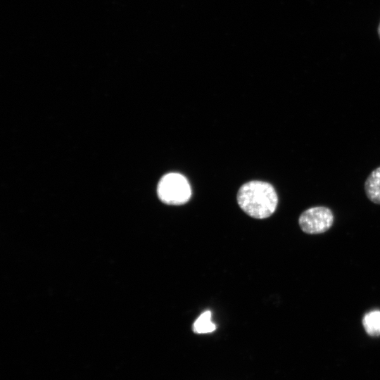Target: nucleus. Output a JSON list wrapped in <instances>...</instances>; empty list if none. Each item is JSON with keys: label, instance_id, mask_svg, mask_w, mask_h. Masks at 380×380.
Returning <instances> with one entry per match:
<instances>
[{"label": "nucleus", "instance_id": "obj_6", "mask_svg": "<svg viewBox=\"0 0 380 380\" xmlns=\"http://www.w3.org/2000/svg\"><path fill=\"white\" fill-rule=\"evenodd\" d=\"M216 325L211 320V312L206 310L194 322L193 331L196 334H208L214 331Z\"/></svg>", "mask_w": 380, "mask_h": 380}, {"label": "nucleus", "instance_id": "obj_2", "mask_svg": "<svg viewBox=\"0 0 380 380\" xmlns=\"http://www.w3.org/2000/svg\"><path fill=\"white\" fill-rule=\"evenodd\" d=\"M157 194L163 203L179 205L189 201L191 196V189L184 176L179 173L170 172L160 179Z\"/></svg>", "mask_w": 380, "mask_h": 380}, {"label": "nucleus", "instance_id": "obj_3", "mask_svg": "<svg viewBox=\"0 0 380 380\" xmlns=\"http://www.w3.org/2000/svg\"><path fill=\"white\" fill-rule=\"evenodd\" d=\"M298 223L301 230L306 234H322L331 227L334 223V214L327 207L309 208L301 213Z\"/></svg>", "mask_w": 380, "mask_h": 380}, {"label": "nucleus", "instance_id": "obj_7", "mask_svg": "<svg viewBox=\"0 0 380 380\" xmlns=\"http://www.w3.org/2000/svg\"><path fill=\"white\" fill-rule=\"evenodd\" d=\"M378 34H379V38H380V23H379V27H378Z\"/></svg>", "mask_w": 380, "mask_h": 380}, {"label": "nucleus", "instance_id": "obj_5", "mask_svg": "<svg viewBox=\"0 0 380 380\" xmlns=\"http://www.w3.org/2000/svg\"><path fill=\"white\" fill-rule=\"evenodd\" d=\"M362 325L371 336H380V311L373 310L365 315L362 318Z\"/></svg>", "mask_w": 380, "mask_h": 380}, {"label": "nucleus", "instance_id": "obj_1", "mask_svg": "<svg viewBox=\"0 0 380 380\" xmlns=\"http://www.w3.org/2000/svg\"><path fill=\"white\" fill-rule=\"evenodd\" d=\"M237 202L249 216L265 219L272 215L277 206L278 196L274 186L262 181H250L238 191Z\"/></svg>", "mask_w": 380, "mask_h": 380}, {"label": "nucleus", "instance_id": "obj_4", "mask_svg": "<svg viewBox=\"0 0 380 380\" xmlns=\"http://www.w3.org/2000/svg\"><path fill=\"white\" fill-rule=\"evenodd\" d=\"M365 191L370 201L380 205V166L369 175L365 182Z\"/></svg>", "mask_w": 380, "mask_h": 380}]
</instances>
